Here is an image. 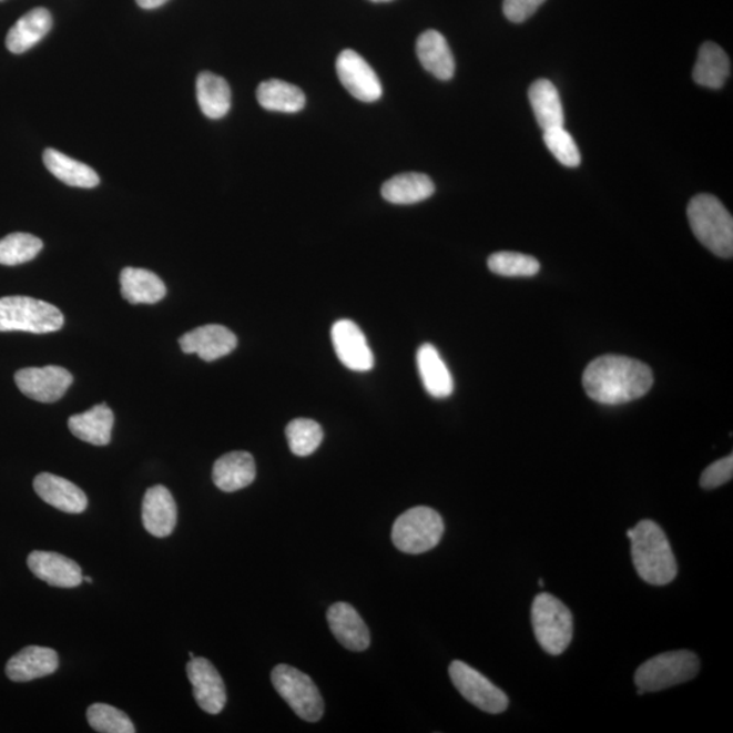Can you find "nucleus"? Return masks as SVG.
Returning a JSON list of instances; mask_svg holds the SVG:
<instances>
[{"mask_svg":"<svg viewBox=\"0 0 733 733\" xmlns=\"http://www.w3.org/2000/svg\"><path fill=\"white\" fill-rule=\"evenodd\" d=\"M652 385V369L645 363L621 355L597 357L583 374L587 396L603 405L634 401L644 397Z\"/></svg>","mask_w":733,"mask_h":733,"instance_id":"f257e3e1","label":"nucleus"},{"mask_svg":"<svg viewBox=\"0 0 733 733\" xmlns=\"http://www.w3.org/2000/svg\"><path fill=\"white\" fill-rule=\"evenodd\" d=\"M632 541V559L639 577L652 586H668L674 581L678 566L668 536L653 520H641L628 531Z\"/></svg>","mask_w":733,"mask_h":733,"instance_id":"f03ea898","label":"nucleus"},{"mask_svg":"<svg viewBox=\"0 0 733 733\" xmlns=\"http://www.w3.org/2000/svg\"><path fill=\"white\" fill-rule=\"evenodd\" d=\"M690 227L696 240L719 257L733 254V220L717 197L699 195L688 207Z\"/></svg>","mask_w":733,"mask_h":733,"instance_id":"7ed1b4c3","label":"nucleus"},{"mask_svg":"<svg viewBox=\"0 0 733 733\" xmlns=\"http://www.w3.org/2000/svg\"><path fill=\"white\" fill-rule=\"evenodd\" d=\"M62 312L51 303L29 296L0 298V332H28L47 335L63 328Z\"/></svg>","mask_w":733,"mask_h":733,"instance_id":"20e7f679","label":"nucleus"},{"mask_svg":"<svg viewBox=\"0 0 733 733\" xmlns=\"http://www.w3.org/2000/svg\"><path fill=\"white\" fill-rule=\"evenodd\" d=\"M531 623L539 645L550 655H561L571 644L573 615L559 598L539 593L531 605Z\"/></svg>","mask_w":733,"mask_h":733,"instance_id":"39448f33","label":"nucleus"},{"mask_svg":"<svg viewBox=\"0 0 733 733\" xmlns=\"http://www.w3.org/2000/svg\"><path fill=\"white\" fill-rule=\"evenodd\" d=\"M445 535L444 518L429 507H415L393 525L394 547L406 554H423L438 547Z\"/></svg>","mask_w":733,"mask_h":733,"instance_id":"423d86ee","label":"nucleus"},{"mask_svg":"<svg viewBox=\"0 0 733 733\" xmlns=\"http://www.w3.org/2000/svg\"><path fill=\"white\" fill-rule=\"evenodd\" d=\"M700 672V659L690 651L662 653L641 664L635 671L634 682L640 695L647 692H662L694 680Z\"/></svg>","mask_w":733,"mask_h":733,"instance_id":"0eeeda50","label":"nucleus"},{"mask_svg":"<svg viewBox=\"0 0 733 733\" xmlns=\"http://www.w3.org/2000/svg\"><path fill=\"white\" fill-rule=\"evenodd\" d=\"M272 683L302 720L315 723L324 716L323 695L305 672L287 664H278L272 671Z\"/></svg>","mask_w":733,"mask_h":733,"instance_id":"6e6552de","label":"nucleus"},{"mask_svg":"<svg viewBox=\"0 0 733 733\" xmlns=\"http://www.w3.org/2000/svg\"><path fill=\"white\" fill-rule=\"evenodd\" d=\"M450 678L454 686L470 704L490 714L506 711L510 700L502 690L485 678L481 672L470 668L469 664L456 660L450 664Z\"/></svg>","mask_w":733,"mask_h":733,"instance_id":"1a4fd4ad","label":"nucleus"},{"mask_svg":"<svg viewBox=\"0 0 733 733\" xmlns=\"http://www.w3.org/2000/svg\"><path fill=\"white\" fill-rule=\"evenodd\" d=\"M14 379L18 389L27 397L44 404L59 401L74 381L71 373L59 366L23 368Z\"/></svg>","mask_w":733,"mask_h":733,"instance_id":"9d476101","label":"nucleus"},{"mask_svg":"<svg viewBox=\"0 0 733 733\" xmlns=\"http://www.w3.org/2000/svg\"><path fill=\"white\" fill-rule=\"evenodd\" d=\"M338 79L355 99L362 102L378 101L384 93L377 74L359 53L345 50L336 62Z\"/></svg>","mask_w":733,"mask_h":733,"instance_id":"9b49d317","label":"nucleus"},{"mask_svg":"<svg viewBox=\"0 0 733 733\" xmlns=\"http://www.w3.org/2000/svg\"><path fill=\"white\" fill-rule=\"evenodd\" d=\"M333 348L343 365L356 373H367L375 365L365 333L350 319L337 320L332 328Z\"/></svg>","mask_w":733,"mask_h":733,"instance_id":"f8f14e48","label":"nucleus"},{"mask_svg":"<svg viewBox=\"0 0 733 733\" xmlns=\"http://www.w3.org/2000/svg\"><path fill=\"white\" fill-rule=\"evenodd\" d=\"M197 705L210 714H220L226 706V686L220 672L208 659L193 658L186 665Z\"/></svg>","mask_w":733,"mask_h":733,"instance_id":"ddd939ff","label":"nucleus"},{"mask_svg":"<svg viewBox=\"0 0 733 733\" xmlns=\"http://www.w3.org/2000/svg\"><path fill=\"white\" fill-rule=\"evenodd\" d=\"M236 344L238 340L232 330L215 324L200 326L180 338L183 353L196 354L204 362H214L232 354Z\"/></svg>","mask_w":733,"mask_h":733,"instance_id":"4468645a","label":"nucleus"},{"mask_svg":"<svg viewBox=\"0 0 733 733\" xmlns=\"http://www.w3.org/2000/svg\"><path fill=\"white\" fill-rule=\"evenodd\" d=\"M28 567L35 578L59 589H75L83 581L81 567L69 557L53 551H32L28 557Z\"/></svg>","mask_w":733,"mask_h":733,"instance_id":"2eb2a0df","label":"nucleus"},{"mask_svg":"<svg viewBox=\"0 0 733 733\" xmlns=\"http://www.w3.org/2000/svg\"><path fill=\"white\" fill-rule=\"evenodd\" d=\"M144 529L151 536L165 538L172 535L177 525V505L171 490L163 485L147 489L142 506Z\"/></svg>","mask_w":733,"mask_h":733,"instance_id":"dca6fc26","label":"nucleus"},{"mask_svg":"<svg viewBox=\"0 0 733 733\" xmlns=\"http://www.w3.org/2000/svg\"><path fill=\"white\" fill-rule=\"evenodd\" d=\"M33 488L47 505L67 513H82L88 508V496L63 477L41 472L34 478Z\"/></svg>","mask_w":733,"mask_h":733,"instance_id":"f3484780","label":"nucleus"},{"mask_svg":"<svg viewBox=\"0 0 733 733\" xmlns=\"http://www.w3.org/2000/svg\"><path fill=\"white\" fill-rule=\"evenodd\" d=\"M326 618L333 635L343 647L353 652L367 650L371 638L365 621L353 605L345 602L335 603L330 605Z\"/></svg>","mask_w":733,"mask_h":733,"instance_id":"a211bd4d","label":"nucleus"},{"mask_svg":"<svg viewBox=\"0 0 733 733\" xmlns=\"http://www.w3.org/2000/svg\"><path fill=\"white\" fill-rule=\"evenodd\" d=\"M58 669L57 652L51 648L30 645L9 660L6 675L13 682H30L52 675Z\"/></svg>","mask_w":733,"mask_h":733,"instance_id":"6ab92c4d","label":"nucleus"},{"mask_svg":"<svg viewBox=\"0 0 733 733\" xmlns=\"http://www.w3.org/2000/svg\"><path fill=\"white\" fill-rule=\"evenodd\" d=\"M256 462L252 454L233 451L216 460L212 480L223 492L232 493L250 487L256 480Z\"/></svg>","mask_w":733,"mask_h":733,"instance_id":"aec40b11","label":"nucleus"},{"mask_svg":"<svg viewBox=\"0 0 733 733\" xmlns=\"http://www.w3.org/2000/svg\"><path fill=\"white\" fill-rule=\"evenodd\" d=\"M417 57L424 69L440 81H450L456 74V60L450 45L438 30H427L416 44Z\"/></svg>","mask_w":733,"mask_h":733,"instance_id":"412c9836","label":"nucleus"},{"mask_svg":"<svg viewBox=\"0 0 733 733\" xmlns=\"http://www.w3.org/2000/svg\"><path fill=\"white\" fill-rule=\"evenodd\" d=\"M114 415L106 404L93 406L92 409L71 416L69 428L75 438L93 446H108L112 440Z\"/></svg>","mask_w":733,"mask_h":733,"instance_id":"4be33fe9","label":"nucleus"},{"mask_svg":"<svg viewBox=\"0 0 733 733\" xmlns=\"http://www.w3.org/2000/svg\"><path fill=\"white\" fill-rule=\"evenodd\" d=\"M417 368H419L424 387L429 396L444 399L454 393V379L439 350L432 344H423L417 350Z\"/></svg>","mask_w":733,"mask_h":733,"instance_id":"5701e85b","label":"nucleus"},{"mask_svg":"<svg viewBox=\"0 0 733 733\" xmlns=\"http://www.w3.org/2000/svg\"><path fill=\"white\" fill-rule=\"evenodd\" d=\"M121 295L132 305H154L165 298V283L154 272L142 268H125L120 275Z\"/></svg>","mask_w":733,"mask_h":733,"instance_id":"b1692460","label":"nucleus"},{"mask_svg":"<svg viewBox=\"0 0 733 733\" xmlns=\"http://www.w3.org/2000/svg\"><path fill=\"white\" fill-rule=\"evenodd\" d=\"M434 193V181L423 173L394 175L381 186V196L386 202L399 205L421 203L431 197Z\"/></svg>","mask_w":733,"mask_h":733,"instance_id":"393cba45","label":"nucleus"},{"mask_svg":"<svg viewBox=\"0 0 733 733\" xmlns=\"http://www.w3.org/2000/svg\"><path fill=\"white\" fill-rule=\"evenodd\" d=\"M529 99L537 123L543 131L563 126V108L559 90L548 79H538L531 84Z\"/></svg>","mask_w":733,"mask_h":733,"instance_id":"a878e982","label":"nucleus"},{"mask_svg":"<svg viewBox=\"0 0 733 733\" xmlns=\"http://www.w3.org/2000/svg\"><path fill=\"white\" fill-rule=\"evenodd\" d=\"M52 28V16L47 9H34L10 29L6 45L13 53H23L45 38Z\"/></svg>","mask_w":733,"mask_h":733,"instance_id":"bb28decb","label":"nucleus"},{"mask_svg":"<svg viewBox=\"0 0 733 733\" xmlns=\"http://www.w3.org/2000/svg\"><path fill=\"white\" fill-rule=\"evenodd\" d=\"M730 72V58L723 48L714 42L702 44L693 71L695 83L707 89H721L729 79Z\"/></svg>","mask_w":733,"mask_h":733,"instance_id":"cd10ccee","label":"nucleus"},{"mask_svg":"<svg viewBox=\"0 0 733 733\" xmlns=\"http://www.w3.org/2000/svg\"><path fill=\"white\" fill-rule=\"evenodd\" d=\"M196 93L198 106L212 120L226 116L232 108V90L226 79L205 71L197 77Z\"/></svg>","mask_w":733,"mask_h":733,"instance_id":"c85d7f7f","label":"nucleus"},{"mask_svg":"<svg viewBox=\"0 0 733 733\" xmlns=\"http://www.w3.org/2000/svg\"><path fill=\"white\" fill-rule=\"evenodd\" d=\"M42 160H44L48 171L67 185L90 190L100 184L99 174L94 172V169L72 160L58 150H45Z\"/></svg>","mask_w":733,"mask_h":733,"instance_id":"c756f323","label":"nucleus"},{"mask_svg":"<svg viewBox=\"0 0 733 733\" xmlns=\"http://www.w3.org/2000/svg\"><path fill=\"white\" fill-rule=\"evenodd\" d=\"M257 100L259 105L271 112L298 113L306 105L305 93L295 84L281 79H271L259 84Z\"/></svg>","mask_w":733,"mask_h":733,"instance_id":"7c9ffc66","label":"nucleus"},{"mask_svg":"<svg viewBox=\"0 0 733 733\" xmlns=\"http://www.w3.org/2000/svg\"><path fill=\"white\" fill-rule=\"evenodd\" d=\"M42 251V241L32 234L14 233L0 240V264L14 266L32 262Z\"/></svg>","mask_w":733,"mask_h":733,"instance_id":"2f4dec72","label":"nucleus"},{"mask_svg":"<svg viewBox=\"0 0 733 733\" xmlns=\"http://www.w3.org/2000/svg\"><path fill=\"white\" fill-rule=\"evenodd\" d=\"M289 450L296 457H308L323 444L324 429L317 421L295 419L286 428Z\"/></svg>","mask_w":733,"mask_h":733,"instance_id":"473e14b6","label":"nucleus"},{"mask_svg":"<svg viewBox=\"0 0 733 733\" xmlns=\"http://www.w3.org/2000/svg\"><path fill=\"white\" fill-rule=\"evenodd\" d=\"M489 269L493 274L506 277H531L541 269L538 259L527 254L499 252L488 258Z\"/></svg>","mask_w":733,"mask_h":733,"instance_id":"72a5a7b5","label":"nucleus"},{"mask_svg":"<svg viewBox=\"0 0 733 733\" xmlns=\"http://www.w3.org/2000/svg\"><path fill=\"white\" fill-rule=\"evenodd\" d=\"M88 721L94 731L101 733L136 732L135 725L123 711L106 704L89 706Z\"/></svg>","mask_w":733,"mask_h":733,"instance_id":"f704fd0d","label":"nucleus"},{"mask_svg":"<svg viewBox=\"0 0 733 733\" xmlns=\"http://www.w3.org/2000/svg\"><path fill=\"white\" fill-rule=\"evenodd\" d=\"M543 142L561 165L567 167H578L580 165L581 155L578 144L573 141L571 133L563 126L543 131Z\"/></svg>","mask_w":733,"mask_h":733,"instance_id":"c9c22d12","label":"nucleus"},{"mask_svg":"<svg viewBox=\"0 0 733 733\" xmlns=\"http://www.w3.org/2000/svg\"><path fill=\"white\" fill-rule=\"evenodd\" d=\"M733 457L729 456L707 466L701 476V487L704 489H714L732 480Z\"/></svg>","mask_w":733,"mask_h":733,"instance_id":"e433bc0d","label":"nucleus"},{"mask_svg":"<svg viewBox=\"0 0 733 733\" xmlns=\"http://www.w3.org/2000/svg\"><path fill=\"white\" fill-rule=\"evenodd\" d=\"M543 2L544 0H505L502 11L508 20L520 23L529 20Z\"/></svg>","mask_w":733,"mask_h":733,"instance_id":"4c0bfd02","label":"nucleus"},{"mask_svg":"<svg viewBox=\"0 0 733 733\" xmlns=\"http://www.w3.org/2000/svg\"><path fill=\"white\" fill-rule=\"evenodd\" d=\"M136 2L139 6H141L142 9L153 10L161 8V6L165 4L167 0H136Z\"/></svg>","mask_w":733,"mask_h":733,"instance_id":"58836bf2","label":"nucleus"},{"mask_svg":"<svg viewBox=\"0 0 733 733\" xmlns=\"http://www.w3.org/2000/svg\"><path fill=\"white\" fill-rule=\"evenodd\" d=\"M374 3H385V2H391V0H371Z\"/></svg>","mask_w":733,"mask_h":733,"instance_id":"ea45409f","label":"nucleus"},{"mask_svg":"<svg viewBox=\"0 0 733 733\" xmlns=\"http://www.w3.org/2000/svg\"><path fill=\"white\" fill-rule=\"evenodd\" d=\"M83 581H86V583H93V579L89 577H83Z\"/></svg>","mask_w":733,"mask_h":733,"instance_id":"a19ab883","label":"nucleus"},{"mask_svg":"<svg viewBox=\"0 0 733 733\" xmlns=\"http://www.w3.org/2000/svg\"><path fill=\"white\" fill-rule=\"evenodd\" d=\"M538 584L541 586V587H543V586H544V580L539 579Z\"/></svg>","mask_w":733,"mask_h":733,"instance_id":"79ce46f5","label":"nucleus"},{"mask_svg":"<svg viewBox=\"0 0 733 733\" xmlns=\"http://www.w3.org/2000/svg\"><path fill=\"white\" fill-rule=\"evenodd\" d=\"M190 658L193 659V658H196V656L193 655V652H190Z\"/></svg>","mask_w":733,"mask_h":733,"instance_id":"37998d69","label":"nucleus"}]
</instances>
